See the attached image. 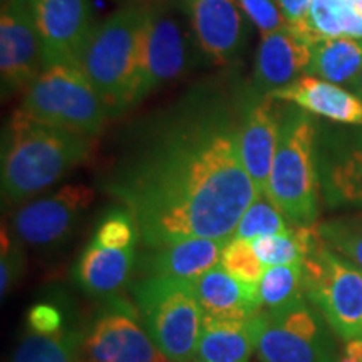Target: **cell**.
<instances>
[{
    "instance_id": "obj_25",
    "label": "cell",
    "mask_w": 362,
    "mask_h": 362,
    "mask_svg": "<svg viewBox=\"0 0 362 362\" xmlns=\"http://www.w3.org/2000/svg\"><path fill=\"white\" fill-rule=\"evenodd\" d=\"M259 288L265 310L282 309L307 297L302 264L267 267Z\"/></svg>"
},
{
    "instance_id": "obj_29",
    "label": "cell",
    "mask_w": 362,
    "mask_h": 362,
    "mask_svg": "<svg viewBox=\"0 0 362 362\" xmlns=\"http://www.w3.org/2000/svg\"><path fill=\"white\" fill-rule=\"evenodd\" d=\"M220 265L232 277L250 285H260L267 269L253 250L252 242L240 238H232L226 243Z\"/></svg>"
},
{
    "instance_id": "obj_30",
    "label": "cell",
    "mask_w": 362,
    "mask_h": 362,
    "mask_svg": "<svg viewBox=\"0 0 362 362\" xmlns=\"http://www.w3.org/2000/svg\"><path fill=\"white\" fill-rule=\"evenodd\" d=\"M24 245L13 237L11 228L2 226V257H0V293L6 298L19 284L25 269Z\"/></svg>"
},
{
    "instance_id": "obj_6",
    "label": "cell",
    "mask_w": 362,
    "mask_h": 362,
    "mask_svg": "<svg viewBox=\"0 0 362 362\" xmlns=\"http://www.w3.org/2000/svg\"><path fill=\"white\" fill-rule=\"evenodd\" d=\"M305 296L344 342L362 337V269L332 250L319 230H307L302 260Z\"/></svg>"
},
{
    "instance_id": "obj_35",
    "label": "cell",
    "mask_w": 362,
    "mask_h": 362,
    "mask_svg": "<svg viewBox=\"0 0 362 362\" xmlns=\"http://www.w3.org/2000/svg\"><path fill=\"white\" fill-rule=\"evenodd\" d=\"M347 86H349V88H351V90H352V93H356V94H357V96H359V98L362 99V69H361V72H359V74H357V76H356V78H354V79H352V81H351V83H349V84H347Z\"/></svg>"
},
{
    "instance_id": "obj_20",
    "label": "cell",
    "mask_w": 362,
    "mask_h": 362,
    "mask_svg": "<svg viewBox=\"0 0 362 362\" xmlns=\"http://www.w3.org/2000/svg\"><path fill=\"white\" fill-rule=\"evenodd\" d=\"M270 98L296 104L304 111L327 117L334 123L362 124V99L349 89L314 76H300L292 84L272 93Z\"/></svg>"
},
{
    "instance_id": "obj_33",
    "label": "cell",
    "mask_w": 362,
    "mask_h": 362,
    "mask_svg": "<svg viewBox=\"0 0 362 362\" xmlns=\"http://www.w3.org/2000/svg\"><path fill=\"white\" fill-rule=\"evenodd\" d=\"M314 0H279L280 11L287 25L309 30V16Z\"/></svg>"
},
{
    "instance_id": "obj_17",
    "label": "cell",
    "mask_w": 362,
    "mask_h": 362,
    "mask_svg": "<svg viewBox=\"0 0 362 362\" xmlns=\"http://www.w3.org/2000/svg\"><path fill=\"white\" fill-rule=\"evenodd\" d=\"M280 111L277 101L270 96H243L240 149L248 176L260 194H269V181L277 151Z\"/></svg>"
},
{
    "instance_id": "obj_18",
    "label": "cell",
    "mask_w": 362,
    "mask_h": 362,
    "mask_svg": "<svg viewBox=\"0 0 362 362\" xmlns=\"http://www.w3.org/2000/svg\"><path fill=\"white\" fill-rule=\"evenodd\" d=\"M319 181L325 200L362 208V134L337 136L319 153Z\"/></svg>"
},
{
    "instance_id": "obj_1",
    "label": "cell",
    "mask_w": 362,
    "mask_h": 362,
    "mask_svg": "<svg viewBox=\"0 0 362 362\" xmlns=\"http://www.w3.org/2000/svg\"><path fill=\"white\" fill-rule=\"evenodd\" d=\"M245 90L203 83L124 129L98 187L124 206L146 248L232 240L260 197L240 149Z\"/></svg>"
},
{
    "instance_id": "obj_14",
    "label": "cell",
    "mask_w": 362,
    "mask_h": 362,
    "mask_svg": "<svg viewBox=\"0 0 362 362\" xmlns=\"http://www.w3.org/2000/svg\"><path fill=\"white\" fill-rule=\"evenodd\" d=\"M42 44L44 67L81 66L86 44L96 29L90 0H30Z\"/></svg>"
},
{
    "instance_id": "obj_4",
    "label": "cell",
    "mask_w": 362,
    "mask_h": 362,
    "mask_svg": "<svg viewBox=\"0 0 362 362\" xmlns=\"http://www.w3.org/2000/svg\"><path fill=\"white\" fill-rule=\"evenodd\" d=\"M315 136V124L307 111L296 104L282 107L267 197L293 226H312L319 218Z\"/></svg>"
},
{
    "instance_id": "obj_16",
    "label": "cell",
    "mask_w": 362,
    "mask_h": 362,
    "mask_svg": "<svg viewBox=\"0 0 362 362\" xmlns=\"http://www.w3.org/2000/svg\"><path fill=\"white\" fill-rule=\"evenodd\" d=\"M315 39L319 37L310 30L292 25L265 34L257 51L247 93L252 96H270L304 76L310 64L312 42Z\"/></svg>"
},
{
    "instance_id": "obj_5",
    "label": "cell",
    "mask_w": 362,
    "mask_h": 362,
    "mask_svg": "<svg viewBox=\"0 0 362 362\" xmlns=\"http://www.w3.org/2000/svg\"><path fill=\"white\" fill-rule=\"evenodd\" d=\"M131 296L161 354L170 362H193L205 317L194 280L143 275L131 284Z\"/></svg>"
},
{
    "instance_id": "obj_2",
    "label": "cell",
    "mask_w": 362,
    "mask_h": 362,
    "mask_svg": "<svg viewBox=\"0 0 362 362\" xmlns=\"http://www.w3.org/2000/svg\"><path fill=\"white\" fill-rule=\"evenodd\" d=\"M94 144V136L39 123L17 110L2 133L4 203L21 205L52 188L88 161Z\"/></svg>"
},
{
    "instance_id": "obj_31",
    "label": "cell",
    "mask_w": 362,
    "mask_h": 362,
    "mask_svg": "<svg viewBox=\"0 0 362 362\" xmlns=\"http://www.w3.org/2000/svg\"><path fill=\"white\" fill-rule=\"evenodd\" d=\"M67 315L57 302L42 300L30 307L27 312L25 325L29 332L35 334H56L59 330L67 327Z\"/></svg>"
},
{
    "instance_id": "obj_13",
    "label": "cell",
    "mask_w": 362,
    "mask_h": 362,
    "mask_svg": "<svg viewBox=\"0 0 362 362\" xmlns=\"http://www.w3.org/2000/svg\"><path fill=\"white\" fill-rule=\"evenodd\" d=\"M44 69L42 44L30 0H2L0 83L2 98L27 90Z\"/></svg>"
},
{
    "instance_id": "obj_19",
    "label": "cell",
    "mask_w": 362,
    "mask_h": 362,
    "mask_svg": "<svg viewBox=\"0 0 362 362\" xmlns=\"http://www.w3.org/2000/svg\"><path fill=\"white\" fill-rule=\"evenodd\" d=\"M230 240L189 238L139 253L136 272L143 275H163L194 280L220 265L221 253Z\"/></svg>"
},
{
    "instance_id": "obj_7",
    "label": "cell",
    "mask_w": 362,
    "mask_h": 362,
    "mask_svg": "<svg viewBox=\"0 0 362 362\" xmlns=\"http://www.w3.org/2000/svg\"><path fill=\"white\" fill-rule=\"evenodd\" d=\"M19 110L39 123L94 138L112 119L106 103L78 64L44 67L27 88Z\"/></svg>"
},
{
    "instance_id": "obj_15",
    "label": "cell",
    "mask_w": 362,
    "mask_h": 362,
    "mask_svg": "<svg viewBox=\"0 0 362 362\" xmlns=\"http://www.w3.org/2000/svg\"><path fill=\"white\" fill-rule=\"evenodd\" d=\"M203 61L230 64L247 42V24L238 0H180Z\"/></svg>"
},
{
    "instance_id": "obj_12",
    "label": "cell",
    "mask_w": 362,
    "mask_h": 362,
    "mask_svg": "<svg viewBox=\"0 0 362 362\" xmlns=\"http://www.w3.org/2000/svg\"><path fill=\"white\" fill-rule=\"evenodd\" d=\"M96 193L88 185H64L37 200L21 203L11 232L24 247L52 250L66 243L93 205Z\"/></svg>"
},
{
    "instance_id": "obj_28",
    "label": "cell",
    "mask_w": 362,
    "mask_h": 362,
    "mask_svg": "<svg viewBox=\"0 0 362 362\" xmlns=\"http://www.w3.org/2000/svg\"><path fill=\"white\" fill-rule=\"evenodd\" d=\"M324 242L362 269V216H341L317 226Z\"/></svg>"
},
{
    "instance_id": "obj_23",
    "label": "cell",
    "mask_w": 362,
    "mask_h": 362,
    "mask_svg": "<svg viewBox=\"0 0 362 362\" xmlns=\"http://www.w3.org/2000/svg\"><path fill=\"white\" fill-rule=\"evenodd\" d=\"M362 69V37H319L312 42L307 76L334 84H349Z\"/></svg>"
},
{
    "instance_id": "obj_21",
    "label": "cell",
    "mask_w": 362,
    "mask_h": 362,
    "mask_svg": "<svg viewBox=\"0 0 362 362\" xmlns=\"http://www.w3.org/2000/svg\"><path fill=\"white\" fill-rule=\"evenodd\" d=\"M264 312V310H262ZM262 312L250 319L203 317L193 362H248L259 346Z\"/></svg>"
},
{
    "instance_id": "obj_36",
    "label": "cell",
    "mask_w": 362,
    "mask_h": 362,
    "mask_svg": "<svg viewBox=\"0 0 362 362\" xmlns=\"http://www.w3.org/2000/svg\"><path fill=\"white\" fill-rule=\"evenodd\" d=\"M352 4H354V7L357 8V12L362 16V0H352Z\"/></svg>"
},
{
    "instance_id": "obj_22",
    "label": "cell",
    "mask_w": 362,
    "mask_h": 362,
    "mask_svg": "<svg viewBox=\"0 0 362 362\" xmlns=\"http://www.w3.org/2000/svg\"><path fill=\"white\" fill-rule=\"evenodd\" d=\"M203 314L216 319H250L264 310L259 285L240 282L221 265L194 279Z\"/></svg>"
},
{
    "instance_id": "obj_3",
    "label": "cell",
    "mask_w": 362,
    "mask_h": 362,
    "mask_svg": "<svg viewBox=\"0 0 362 362\" xmlns=\"http://www.w3.org/2000/svg\"><path fill=\"white\" fill-rule=\"evenodd\" d=\"M146 4H129L99 22L86 44L81 67L106 103L111 117L136 106L141 84Z\"/></svg>"
},
{
    "instance_id": "obj_34",
    "label": "cell",
    "mask_w": 362,
    "mask_h": 362,
    "mask_svg": "<svg viewBox=\"0 0 362 362\" xmlns=\"http://www.w3.org/2000/svg\"><path fill=\"white\" fill-rule=\"evenodd\" d=\"M341 362H362V337L346 342L341 352Z\"/></svg>"
},
{
    "instance_id": "obj_8",
    "label": "cell",
    "mask_w": 362,
    "mask_h": 362,
    "mask_svg": "<svg viewBox=\"0 0 362 362\" xmlns=\"http://www.w3.org/2000/svg\"><path fill=\"white\" fill-rule=\"evenodd\" d=\"M138 225L124 206H111L98 221L90 242L72 267V280L86 296H117L138 265Z\"/></svg>"
},
{
    "instance_id": "obj_11",
    "label": "cell",
    "mask_w": 362,
    "mask_h": 362,
    "mask_svg": "<svg viewBox=\"0 0 362 362\" xmlns=\"http://www.w3.org/2000/svg\"><path fill=\"white\" fill-rule=\"evenodd\" d=\"M83 362H170L148 336L134 300L103 298L86 324Z\"/></svg>"
},
{
    "instance_id": "obj_9",
    "label": "cell",
    "mask_w": 362,
    "mask_h": 362,
    "mask_svg": "<svg viewBox=\"0 0 362 362\" xmlns=\"http://www.w3.org/2000/svg\"><path fill=\"white\" fill-rule=\"evenodd\" d=\"M141 84L136 106L185 76L203 59L180 0H149L143 33Z\"/></svg>"
},
{
    "instance_id": "obj_10",
    "label": "cell",
    "mask_w": 362,
    "mask_h": 362,
    "mask_svg": "<svg viewBox=\"0 0 362 362\" xmlns=\"http://www.w3.org/2000/svg\"><path fill=\"white\" fill-rule=\"evenodd\" d=\"M257 354L262 362H341L332 329L307 297L264 309Z\"/></svg>"
},
{
    "instance_id": "obj_27",
    "label": "cell",
    "mask_w": 362,
    "mask_h": 362,
    "mask_svg": "<svg viewBox=\"0 0 362 362\" xmlns=\"http://www.w3.org/2000/svg\"><path fill=\"white\" fill-rule=\"evenodd\" d=\"M307 230L309 226H296L291 233L259 237L252 240V247L265 267L302 264L305 255Z\"/></svg>"
},
{
    "instance_id": "obj_26",
    "label": "cell",
    "mask_w": 362,
    "mask_h": 362,
    "mask_svg": "<svg viewBox=\"0 0 362 362\" xmlns=\"http://www.w3.org/2000/svg\"><path fill=\"white\" fill-rule=\"evenodd\" d=\"M292 226L288 225V220L285 218L282 211L277 205L265 194L257 197V200L247 208L242 220L238 221L237 230H235L233 238L240 240H252L267 235H284L291 233Z\"/></svg>"
},
{
    "instance_id": "obj_32",
    "label": "cell",
    "mask_w": 362,
    "mask_h": 362,
    "mask_svg": "<svg viewBox=\"0 0 362 362\" xmlns=\"http://www.w3.org/2000/svg\"><path fill=\"white\" fill-rule=\"evenodd\" d=\"M238 4L248 19L253 22V25L259 27L264 35L287 25L280 11L279 0H238Z\"/></svg>"
},
{
    "instance_id": "obj_24",
    "label": "cell",
    "mask_w": 362,
    "mask_h": 362,
    "mask_svg": "<svg viewBox=\"0 0 362 362\" xmlns=\"http://www.w3.org/2000/svg\"><path fill=\"white\" fill-rule=\"evenodd\" d=\"M86 325L71 322L56 334L29 332L13 349L11 362H83Z\"/></svg>"
}]
</instances>
